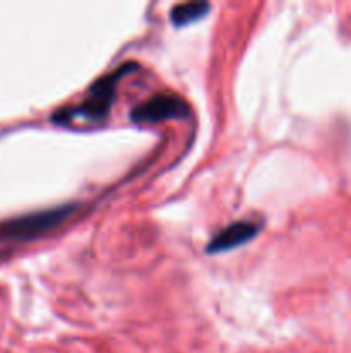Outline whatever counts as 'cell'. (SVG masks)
I'll return each mask as SVG.
<instances>
[{
    "label": "cell",
    "mask_w": 351,
    "mask_h": 353,
    "mask_svg": "<svg viewBox=\"0 0 351 353\" xmlns=\"http://www.w3.org/2000/svg\"><path fill=\"white\" fill-rule=\"evenodd\" d=\"M131 68H133V64H126L117 69V71H114L112 74L103 76L102 79L93 83L83 103H79L78 107H71V109L58 110L54 116L55 123L65 124L74 119L88 121V123H102L109 116V110L112 107L114 99H116L117 83L124 74L131 71Z\"/></svg>",
    "instance_id": "cell-1"
},
{
    "label": "cell",
    "mask_w": 351,
    "mask_h": 353,
    "mask_svg": "<svg viewBox=\"0 0 351 353\" xmlns=\"http://www.w3.org/2000/svg\"><path fill=\"white\" fill-rule=\"evenodd\" d=\"M189 116V105L178 95H155L145 100L131 112L134 123H162L169 119H184Z\"/></svg>",
    "instance_id": "cell-2"
},
{
    "label": "cell",
    "mask_w": 351,
    "mask_h": 353,
    "mask_svg": "<svg viewBox=\"0 0 351 353\" xmlns=\"http://www.w3.org/2000/svg\"><path fill=\"white\" fill-rule=\"evenodd\" d=\"M260 231V224L251 223V221H237V223L229 224L222 231L215 234L206 245L209 254H222V252L234 250L241 245L253 240Z\"/></svg>",
    "instance_id": "cell-3"
},
{
    "label": "cell",
    "mask_w": 351,
    "mask_h": 353,
    "mask_svg": "<svg viewBox=\"0 0 351 353\" xmlns=\"http://www.w3.org/2000/svg\"><path fill=\"white\" fill-rule=\"evenodd\" d=\"M210 6L206 2H186L179 3V6L172 7L171 10V21L174 26L181 28L186 24H191L195 21L202 19L206 12H209Z\"/></svg>",
    "instance_id": "cell-4"
}]
</instances>
